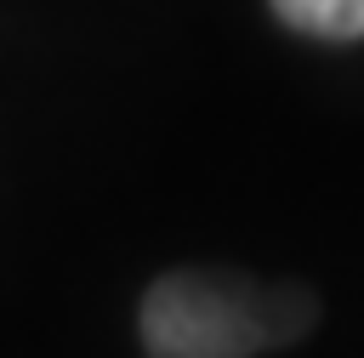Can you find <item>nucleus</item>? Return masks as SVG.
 Returning a JSON list of instances; mask_svg holds the SVG:
<instances>
[{
    "mask_svg": "<svg viewBox=\"0 0 364 358\" xmlns=\"http://www.w3.org/2000/svg\"><path fill=\"white\" fill-rule=\"evenodd\" d=\"M284 307V295H262L216 273H165L142 295V341L148 358H250L301 324Z\"/></svg>",
    "mask_w": 364,
    "mask_h": 358,
    "instance_id": "nucleus-1",
    "label": "nucleus"
},
{
    "mask_svg": "<svg viewBox=\"0 0 364 358\" xmlns=\"http://www.w3.org/2000/svg\"><path fill=\"white\" fill-rule=\"evenodd\" d=\"M273 11L313 40H364V0H273Z\"/></svg>",
    "mask_w": 364,
    "mask_h": 358,
    "instance_id": "nucleus-2",
    "label": "nucleus"
}]
</instances>
